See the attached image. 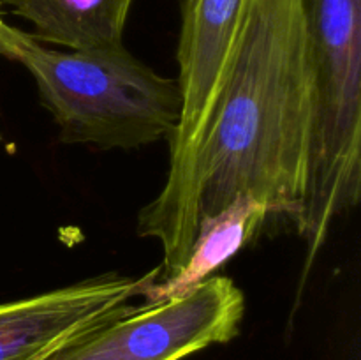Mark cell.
Wrapping results in <instances>:
<instances>
[{
  "label": "cell",
  "instance_id": "cell-1",
  "mask_svg": "<svg viewBox=\"0 0 361 360\" xmlns=\"http://www.w3.org/2000/svg\"><path fill=\"white\" fill-rule=\"evenodd\" d=\"M314 131V73L302 0H243L231 69L200 154V215L236 194L298 219Z\"/></svg>",
  "mask_w": 361,
  "mask_h": 360
},
{
  "label": "cell",
  "instance_id": "cell-2",
  "mask_svg": "<svg viewBox=\"0 0 361 360\" xmlns=\"http://www.w3.org/2000/svg\"><path fill=\"white\" fill-rule=\"evenodd\" d=\"M0 55L30 73L63 143L133 150L169 141L175 133L178 83L155 73L123 44L55 49L0 16Z\"/></svg>",
  "mask_w": 361,
  "mask_h": 360
},
{
  "label": "cell",
  "instance_id": "cell-3",
  "mask_svg": "<svg viewBox=\"0 0 361 360\" xmlns=\"http://www.w3.org/2000/svg\"><path fill=\"white\" fill-rule=\"evenodd\" d=\"M243 314L238 284L212 275L187 295L133 306L42 360H182L235 339Z\"/></svg>",
  "mask_w": 361,
  "mask_h": 360
},
{
  "label": "cell",
  "instance_id": "cell-4",
  "mask_svg": "<svg viewBox=\"0 0 361 360\" xmlns=\"http://www.w3.org/2000/svg\"><path fill=\"white\" fill-rule=\"evenodd\" d=\"M157 275L159 267L137 277L109 272L0 304V360H42L127 313Z\"/></svg>",
  "mask_w": 361,
  "mask_h": 360
},
{
  "label": "cell",
  "instance_id": "cell-5",
  "mask_svg": "<svg viewBox=\"0 0 361 360\" xmlns=\"http://www.w3.org/2000/svg\"><path fill=\"white\" fill-rule=\"evenodd\" d=\"M268 219L267 205L240 193L214 214H201L196 236L182 267L168 277H155L145 286V302H162L187 295L240 253Z\"/></svg>",
  "mask_w": 361,
  "mask_h": 360
},
{
  "label": "cell",
  "instance_id": "cell-6",
  "mask_svg": "<svg viewBox=\"0 0 361 360\" xmlns=\"http://www.w3.org/2000/svg\"><path fill=\"white\" fill-rule=\"evenodd\" d=\"M134 0H0L34 27V37L66 49L116 48Z\"/></svg>",
  "mask_w": 361,
  "mask_h": 360
}]
</instances>
